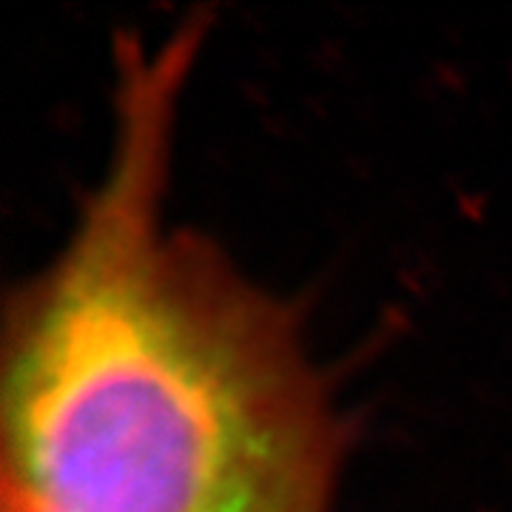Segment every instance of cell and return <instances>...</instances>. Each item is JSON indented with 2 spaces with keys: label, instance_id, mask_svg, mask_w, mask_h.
<instances>
[{
  "label": "cell",
  "instance_id": "7a4b0ae2",
  "mask_svg": "<svg viewBox=\"0 0 512 512\" xmlns=\"http://www.w3.org/2000/svg\"><path fill=\"white\" fill-rule=\"evenodd\" d=\"M3 512H40V510L29 507L26 501H20V498H15V495L3 493Z\"/></svg>",
  "mask_w": 512,
  "mask_h": 512
},
{
  "label": "cell",
  "instance_id": "6da1fadb",
  "mask_svg": "<svg viewBox=\"0 0 512 512\" xmlns=\"http://www.w3.org/2000/svg\"><path fill=\"white\" fill-rule=\"evenodd\" d=\"M191 37L131 49L114 154L3 353V493L40 512H325L339 430L271 296L163 217Z\"/></svg>",
  "mask_w": 512,
  "mask_h": 512
}]
</instances>
